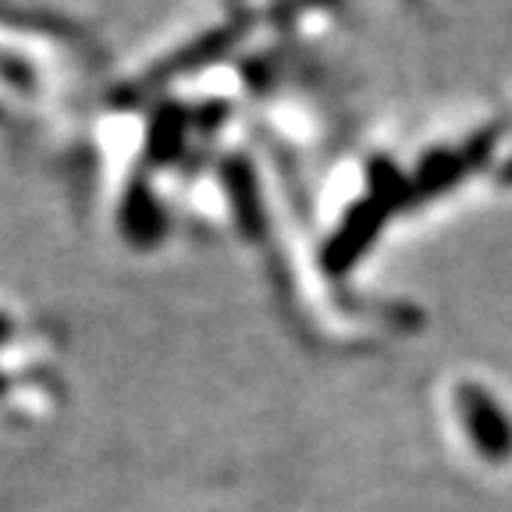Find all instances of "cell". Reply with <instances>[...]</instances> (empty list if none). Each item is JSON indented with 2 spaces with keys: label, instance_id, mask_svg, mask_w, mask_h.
<instances>
[{
  "label": "cell",
  "instance_id": "obj_1",
  "mask_svg": "<svg viewBox=\"0 0 512 512\" xmlns=\"http://www.w3.org/2000/svg\"><path fill=\"white\" fill-rule=\"evenodd\" d=\"M239 40H242V25H217V29H210L207 36H196L192 43H185V47L178 50V54H171L168 61L153 64L139 89H157L168 79H178V75L200 72V68L214 64L217 57L228 54Z\"/></svg>",
  "mask_w": 512,
  "mask_h": 512
},
{
  "label": "cell",
  "instance_id": "obj_2",
  "mask_svg": "<svg viewBox=\"0 0 512 512\" xmlns=\"http://www.w3.org/2000/svg\"><path fill=\"white\" fill-rule=\"evenodd\" d=\"M185 132H189V114L182 104H164L150 118V132H146V153L153 164H168L171 157L182 153Z\"/></svg>",
  "mask_w": 512,
  "mask_h": 512
},
{
  "label": "cell",
  "instance_id": "obj_3",
  "mask_svg": "<svg viewBox=\"0 0 512 512\" xmlns=\"http://www.w3.org/2000/svg\"><path fill=\"white\" fill-rule=\"evenodd\" d=\"M509 175H512V164H509Z\"/></svg>",
  "mask_w": 512,
  "mask_h": 512
},
{
  "label": "cell",
  "instance_id": "obj_4",
  "mask_svg": "<svg viewBox=\"0 0 512 512\" xmlns=\"http://www.w3.org/2000/svg\"><path fill=\"white\" fill-rule=\"evenodd\" d=\"M0 118H4V111H0Z\"/></svg>",
  "mask_w": 512,
  "mask_h": 512
}]
</instances>
